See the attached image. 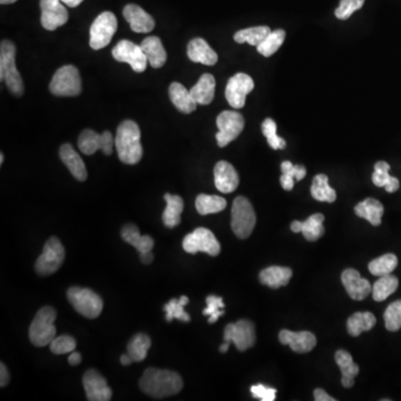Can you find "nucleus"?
I'll return each mask as SVG.
<instances>
[{
    "mask_svg": "<svg viewBox=\"0 0 401 401\" xmlns=\"http://www.w3.org/2000/svg\"><path fill=\"white\" fill-rule=\"evenodd\" d=\"M139 388L152 398H166L181 391L183 379L174 371L148 368L139 380Z\"/></svg>",
    "mask_w": 401,
    "mask_h": 401,
    "instance_id": "nucleus-1",
    "label": "nucleus"
},
{
    "mask_svg": "<svg viewBox=\"0 0 401 401\" xmlns=\"http://www.w3.org/2000/svg\"><path fill=\"white\" fill-rule=\"evenodd\" d=\"M118 159L128 165L137 164L143 156L141 129L134 120H124L118 126L115 137Z\"/></svg>",
    "mask_w": 401,
    "mask_h": 401,
    "instance_id": "nucleus-2",
    "label": "nucleus"
},
{
    "mask_svg": "<svg viewBox=\"0 0 401 401\" xmlns=\"http://www.w3.org/2000/svg\"><path fill=\"white\" fill-rule=\"evenodd\" d=\"M16 47L10 40H3L0 44V79L5 81L11 94L22 96L24 83L16 67Z\"/></svg>",
    "mask_w": 401,
    "mask_h": 401,
    "instance_id": "nucleus-3",
    "label": "nucleus"
},
{
    "mask_svg": "<svg viewBox=\"0 0 401 401\" xmlns=\"http://www.w3.org/2000/svg\"><path fill=\"white\" fill-rule=\"evenodd\" d=\"M56 315L57 313L52 306H44L37 312L29 327V339L33 345L46 347L57 337Z\"/></svg>",
    "mask_w": 401,
    "mask_h": 401,
    "instance_id": "nucleus-4",
    "label": "nucleus"
},
{
    "mask_svg": "<svg viewBox=\"0 0 401 401\" xmlns=\"http://www.w3.org/2000/svg\"><path fill=\"white\" fill-rule=\"evenodd\" d=\"M256 223L253 206L248 198L237 196L234 200L231 211V228L239 239H248Z\"/></svg>",
    "mask_w": 401,
    "mask_h": 401,
    "instance_id": "nucleus-5",
    "label": "nucleus"
},
{
    "mask_svg": "<svg viewBox=\"0 0 401 401\" xmlns=\"http://www.w3.org/2000/svg\"><path fill=\"white\" fill-rule=\"evenodd\" d=\"M67 299L79 315L88 319L100 317L103 311V300L93 290L86 288H70L67 291Z\"/></svg>",
    "mask_w": 401,
    "mask_h": 401,
    "instance_id": "nucleus-6",
    "label": "nucleus"
},
{
    "mask_svg": "<svg viewBox=\"0 0 401 401\" xmlns=\"http://www.w3.org/2000/svg\"><path fill=\"white\" fill-rule=\"evenodd\" d=\"M52 94L59 97H72L81 93V79L79 70L72 65L61 67L52 78L49 84Z\"/></svg>",
    "mask_w": 401,
    "mask_h": 401,
    "instance_id": "nucleus-7",
    "label": "nucleus"
},
{
    "mask_svg": "<svg viewBox=\"0 0 401 401\" xmlns=\"http://www.w3.org/2000/svg\"><path fill=\"white\" fill-rule=\"evenodd\" d=\"M65 249L59 239L52 237L45 243L44 249L38 259L35 269L39 276H50L58 270L64 263Z\"/></svg>",
    "mask_w": 401,
    "mask_h": 401,
    "instance_id": "nucleus-8",
    "label": "nucleus"
},
{
    "mask_svg": "<svg viewBox=\"0 0 401 401\" xmlns=\"http://www.w3.org/2000/svg\"><path fill=\"white\" fill-rule=\"evenodd\" d=\"M116 29L117 19L115 15L111 11L102 13L91 26V31H89L91 47L94 50L105 48L111 42Z\"/></svg>",
    "mask_w": 401,
    "mask_h": 401,
    "instance_id": "nucleus-9",
    "label": "nucleus"
},
{
    "mask_svg": "<svg viewBox=\"0 0 401 401\" xmlns=\"http://www.w3.org/2000/svg\"><path fill=\"white\" fill-rule=\"evenodd\" d=\"M183 249L189 254L204 252L210 255L217 256L220 254L221 244L213 232L205 228H198L184 237Z\"/></svg>",
    "mask_w": 401,
    "mask_h": 401,
    "instance_id": "nucleus-10",
    "label": "nucleus"
},
{
    "mask_svg": "<svg viewBox=\"0 0 401 401\" xmlns=\"http://www.w3.org/2000/svg\"><path fill=\"white\" fill-rule=\"evenodd\" d=\"M219 132L217 134V145L224 148L237 139L244 128V118L235 111H224L217 118Z\"/></svg>",
    "mask_w": 401,
    "mask_h": 401,
    "instance_id": "nucleus-11",
    "label": "nucleus"
},
{
    "mask_svg": "<svg viewBox=\"0 0 401 401\" xmlns=\"http://www.w3.org/2000/svg\"><path fill=\"white\" fill-rule=\"evenodd\" d=\"M111 55L120 63H126L136 72H143L148 67V57L143 52L141 45L129 40H120L111 50Z\"/></svg>",
    "mask_w": 401,
    "mask_h": 401,
    "instance_id": "nucleus-12",
    "label": "nucleus"
},
{
    "mask_svg": "<svg viewBox=\"0 0 401 401\" xmlns=\"http://www.w3.org/2000/svg\"><path fill=\"white\" fill-rule=\"evenodd\" d=\"M114 145L115 139L109 131L98 134L93 129H85L78 139V148L85 155H93L97 150H102L105 155H111Z\"/></svg>",
    "mask_w": 401,
    "mask_h": 401,
    "instance_id": "nucleus-13",
    "label": "nucleus"
},
{
    "mask_svg": "<svg viewBox=\"0 0 401 401\" xmlns=\"http://www.w3.org/2000/svg\"><path fill=\"white\" fill-rule=\"evenodd\" d=\"M254 88V81L251 76L244 72H237L232 76L226 84V98L233 109H242L245 105L246 96Z\"/></svg>",
    "mask_w": 401,
    "mask_h": 401,
    "instance_id": "nucleus-14",
    "label": "nucleus"
},
{
    "mask_svg": "<svg viewBox=\"0 0 401 401\" xmlns=\"http://www.w3.org/2000/svg\"><path fill=\"white\" fill-rule=\"evenodd\" d=\"M224 341L233 343L239 351L252 348L255 343V328L249 320H239L230 323L224 330Z\"/></svg>",
    "mask_w": 401,
    "mask_h": 401,
    "instance_id": "nucleus-15",
    "label": "nucleus"
},
{
    "mask_svg": "<svg viewBox=\"0 0 401 401\" xmlns=\"http://www.w3.org/2000/svg\"><path fill=\"white\" fill-rule=\"evenodd\" d=\"M42 25L46 31H53L68 22V11L61 0H40Z\"/></svg>",
    "mask_w": 401,
    "mask_h": 401,
    "instance_id": "nucleus-16",
    "label": "nucleus"
},
{
    "mask_svg": "<svg viewBox=\"0 0 401 401\" xmlns=\"http://www.w3.org/2000/svg\"><path fill=\"white\" fill-rule=\"evenodd\" d=\"M83 384L89 401H109L111 399V388L102 375L91 369L83 377Z\"/></svg>",
    "mask_w": 401,
    "mask_h": 401,
    "instance_id": "nucleus-17",
    "label": "nucleus"
},
{
    "mask_svg": "<svg viewBox=\"0 0 401 401\" xmlns=\"http://www.w3.org/2000/svg\"><path fill=\"white\" fill-rule=\"evenodd\" d=\"M341 281L349 297L354 300H363L372 291L370 282L367 278H361L360 273L354 269L343 271Z\"/></svg>",
    "mask_w": 401,
    "mask_h": 401,
    "instance_id": "nucleus-18",
    "label": "nucleus"
},
{
    "mask_svg": "<svg viewBox=\"0 0 401 401\" xmlns=\"http://www.w3.org/2000/svg\"><path fill=\"white\" fill-rule=\"evenodd\" d=\"M278 340L284 345H289L294 352L306 354L315 348L317 338L309 331L293 332L290 330H282L278 333Z\"/></svg>",
    "mask_w": 401,
    "mask_h": 401,
    "instance_id": "nucleus-19",
    "label": "nucleus"
},
{
    "mask_svg": "<svg viewBox=\"0 0 401 401\" xmlns=\"http://www.w3.org/2000/svg\"><path fill=\"white\" fill-rule=\"evenodd\" d=\"M214 183L220 192L226 194L234 192L239 187V178L233 165L226 161L217 163L214 167Z\"/></svg>",
    "mask_w": 401,
    "mask_h": 401,
    "instance_id": "nucleus-20",
    "label": "nucleus"
},
{
    "mask_svg": "<svg viewBox=\"0 0 401 401\" xmlns=\"http://www.w3.org/2000/svg\"><path fill=\"white\" fill-rule=\"evenodd\" d=\"M123 15L131 26L132 31L135 33H150L155 27V20L153 17L148 14L144 9L141 8L139 6L133 5V3L125 6Z\"/></svg>",
    "mask_w": 401,
    "mask_h": 401,
    "instance_id": "nucleus-21",
    "label": "nucleus"
},
{
    "mask_svg": "<svg viewBox=\"0 0 401 401\" xmlns=\"http://www.w3.org/2000/svg\"><path fill=\"white\" fill-rule=\"evenodd\" d=\"M187 56L193 63H200L207 66L217 64L219 59L217 54L203 38H194L189 42Z\"/></svg>",
    "mask_w": 401,
    "mask_h": 401,
    "instance_id": "nucleus-22",
    "label": "nucleus"
},
{
    "mask_svg": "<svg viewBox=\"0 0 401 401\" xmlns=\"http://www.w3.org/2000/svg\"><path fill=\"white\" fill-rule=\"evenodd\" d=\"M324 217L321 213H315L311 215L309 219H306L304 222L300 221H293L291 224V230L294 233H302L310 242L317 241L324 234V226H323Z\"/></svg>",
    "mask_w": 401,
    "mask_h": 401,
    "instance_id": "nucleus-23",
    "label": "nucleus"
},
{
    "mask_svg": "<svg viewBox=\"0 0 401 401\" xmlns=\"http://www.w3.org/2000/svg\"><path fill=\"white\" fill-rule=\"evenodd\" d=\"M59 156L76 180L81 182L86 181L87 170L85 163H84L79 154L74 150L72 145H63L59 150Z\"/></svg>",
    "mask_w": 401,
    "mask_h": 401,
    "instance_id": "nucleus-24",
    "label": "nucleus"
},
{
    "mask_svg": "<svg viewBox=\"0 0 401 401\" xmlns=\"http://www.w3.org/2000/svg\"><path fill=\"white\" fill-rule=\"evenodd\" d=\"M168 95H170L173 105L175 106L176 109L183 114H191L196 109L198 103L195 102L191 92L187 91L182 84L178 81L171 84Z\"/></svg>",
    "mask_w": 401,
    "mask_h": 401,
    "instance_id": "nucleus-25",
    "label": "nucleus"
},
{
    "mask_svg": "<svg viewBox=\"0 0 401 401\" xmlns=\"http://www.w3.org/2000/svg\"><path fill=\"white\" fill-rule=\"evenodd\" d=\"M292 278V270L285 267H269L260 273L259 278L262 284L271 289L285 287Z\"/></svg>",
    "mask_w": 401,
    "mask_h": 401,
    "instance_id": "nucleus-26",
    "label": "nucleus"
},
{
    "mask_svg": "<svg viewBox=\"0 0 401 401\" xmlns=\"http://www.w3.org/2000/svg\"><path fill=\"white\" fill-rule=\"evenodd\" d=\"M141 47L153 68H161L166 63V50L159 37L150 36L145 38L141 44Z\"/></svg>",
    "mask_w": 401,
    "mask_h": 401,
    "instance_id": "nucleus-27",
    "label": "nucleus"
},
{
    "mask_svg": "<svg viewBox=\"0 0 401 401\" xmlns=\"http://www.w3.org/2000/svg\"><path fill=\"white\" fill-rule=\"evenodd\" d=\"M122 237L126 243L133 245L134 248L141 254L152 252L154 246V239L150 235H141L139 228L134 224H126L122 230Z\"/></svg>",
    "mask_w": 401,
    "mask_h": 401,
    "instance_id": "nucleus-28",
    "label": "nucleus"
},
{
    "mask_svg": "<svg viewBox=\"0 0 401 401\" xmlns=\"http://www.w3.org/2000/svg\"><path fill=\"white\" fill-rule=\"evenodd\" d=\"M189 92L196 103L200 105H209L212 103V100H214V76L211 74H203Z\"/></svg>",
    "mask_w": 401,
    "mask_h": 401,
    "instance_id": "nucleus-29",
    "label": "nucleus"
},
{
    "mask_svg": "<svg viewBox=\"0 0 401 401\" xmlns=\"http://www.w3.org/2000/svg\"><path fill=\"white\" fill-rule=\"evenodd\" d=\"M336 362L339 365L340 370L343 373L341 384L345 388H351L354 384V378L359 373V365L352 359V356L348 351L339 350L336 352Z\"/></svg>",
    "mask_w": 401,
    "mask_h": 401,
    "instance_id": "nucleus-30",
    "label": "nucleus"
},
{
    "mask_svg": "<svg viewBox=\"0 0 401 401\" xmlns=\"http://www.w3.org/2000/svg\"><path fill=\"white\" fill-rule=\"evenodd\" d=\"M384 211V205L376 198H365L354 207V213L361 219L367 220L373 226L382 224Z\"/></svg>",
    "mask_w": 401,
    "mask_h": 401,
    "instance_id": "nucleus-31",
    "label": "nucleus"
},
{
    "mask_svg": "<svg viewBox=\"0 0 401 401\" xmlns=\"http://www.w3.org/2000/svg\"><path fill=\"white\" fill-rule=\"evenodd\" d=\"M166 200V209L163 213V223L167 228H175L181 223V214L184 210L183 198L178 195H164Z\"/></svg>",
    "mask_w": 401,
    "mask_h": 401,
    "instance_id": "nucleus-32",
    "label": "nucleus"
},
{
    "mask_svg": "<svg viewBox=\"0 0 401 401\" xmlns=\"http://www.w3.org/2000/svg\"><path fill=\"white\" fill-rule=\"evenodd\" d=\"M390 165L387 162H377L375 172L372 174V182L376 187H384L389 193H395L399 189L398 178L390 175Z\"/></svg>",
    "mask_w": 401,
    "mask_h": 401,
    "instance_id": "nucleus-33",
    "label": "nucleus"
},
{
    "mask_svg": "<svg viewBox=\"0 0 401 401\" xmlns=\"http://www.w3.org/2000/svg\"><path fill=\"white\" fill-rule=\"evenodd\" d=\"M376 322V317L371 312H356L347 321V330L352 337H358L362 332L371 330Z\"/></svg>",
    "mask_w": 401,
    "mask_h": 401,
    "instance_id": "nucleus-34",
    "label": "nucleus"
},
{
    "mask_svg": "<svg viewBox=\"0 0 401 401\" xmlns=\"http://www.w3.org/2000/svg\"><path fill=\"white\" fill-rule=\"evenodd\" d=\"M311 195L315 200L332 203L337 198V193L329 185V178L326 174H317L311 185Z\"/></svg>",
    "mask_w": 401,
    "mask_h": 401,
    "instance_id": "nucleus-35",
    "label": "nucleus"
},
{
    "mask_svg": "<svg viewBox=\"0 0 401 401\" xmlns=\"http://www.w3.org/2000/svg\"><path fill=\"white\" fill-rule=\"evenodd\" d=\"M195 207L200 215L214 214L226 209V200L219 195L200 194L195 200Z\"/></svg>",
    "mask_w": 401,
    "mask_h": 401,
    "instance_id": "nucleus-36",
    "label": "nucleus"
},
{
    "mask_svg": "<svg viewBox=\"0 0 401 401\" xmlns=\"http://www.w3.org/2000/svg\"><path fill=\"white\" fill-rule=\"evenodd\" d=\"M271 33L270 28L267 26H256V27L245 28L242 31H239L234 35V40L237 44H244L248 42L251 46L258 47L267 35Z\"/></svg>",
    "mask_w": 401,
    "mask_h": 401,
    "instance_id": "nucleus-37",
    "label": "nucleus"
},
{
    "mask_svg": "<svg viewBox=\"0 0 401 401\" xmlns=\"http://www.w3.org/2000/svg\"><path fill=\"white\" fill-rule=\"evenodd\" d=\"M282 175L280 178L281 187L285 191H291L294 187V180L301 181L306 175V167L304 165H293L290 161H284L281 164Z\"/></svg>",
    "mask_w": 401,
    "mask_h": 401,
    "instance_id": "nucleus-38",
    "label": "nucleus"
},
{
    "mask_svg": "<svg viewBox=\"0 0 401 401\" xmlns=\"http://www.w3.org/2000/svg\"><path fill=\"white\" fill-rule=\"evenodd\" d=\"M398 278L393 274L379 276L378 281L375 282L372 287V298L377 302L384 301L388 297L395 292L398 289Z\"/></svg>",
    "mask_w": 401,
    "mask_h": 401,
    "instance_id": "nucleus-39",
    "label": "nucleus"
},
{
    "mask_svg": "<svg viewBox=\"0 0 401 401\" xmlns=\"http://www.w3.org/2000/svg\"><path fill=\"white\" fill-rule=\"evenodd\" d=\"M150 338L148 334L139 333L134 336L127 345V354L131 356L134 362H141L148 356V350H150Z\"/></svg>",
    "mask_w": 401,
    "mask_h": 401,
    "instance_id": "nucleus-40",
    "label": "nucleus"
},
{
    "mask_svg": "<svg viewBox=\"0 0 401 401\" xmlns=\"http://www.w3.org/2000/svg\"><path fill=\"white\" fill-rule=\"evenodd\" d=\"M398 265V258L393 253L384 254L369 263V271L372 276H384L391 274Z\"/></svg>",
    "mask_w": 401,
    "mask_h": 401,
    "instance_id": "nucleus-41",
    "label": "nucleus"
},
{
    "mask_svg": "<svg viewBox=\"0 0 401 401\" xmlns=\"http://www.w3.org/2000/svg\"><path fill=\"white\" fill-rule=\"evenodd\" d=\"M189 304V298L185 295H182L180 299H171L168 304H165L164 311L166 312V321L171 322L174 319L183 321V322H189L191 320L189 313L185 312L184 308Z\"/></svg>",
    "mask_w": 401,
    "mask_h": 401,
    "instance_id": "nucleus-42",
    "label": "nucleus"
},
{
    "mask_svg": "<svg viewBox=\"0 0 401 401\" xmlns=\"http://www.w3.org/2000/svg\"><path fill=\"white\" fill-rule=\"evenodd\" d=\"M285 39V31L283 29L271 31L267 35V38L258 46V52L265 57H270L273 54L278 52V48L281 47L282 44Z\"/></svg>",
    "mask_w": 401,
    "mask_h": 401,
    "instance_id": "nucleus-43",
    "label": "nucleus"
},
{
    "mask_svg": "<svg viewBox=\"0 0 401 401\" xmlns=\"http://www.w3.org/2000/svg\"><path fill=\"white\" fill-rule=\"evenodd\" d=\"M262 133L267 137V143L273 150H284L287 143L276 134V124L272 118H267L262 123Z\"/></svg>",
    "mask_w": 401,
    "mask_h": 401,
    "instance_id": "nucleus-44",
    "label": "nucleus"
},
{
    "mask_svg": "<svg viewBox=\"0 0 401 401\" xmlns=\"http://www.w3.org/2000/svg\"><path fill=\"white\" fill-rule=\"evenodd\" d=\"M386 328L391 332L398 331L401 329V300L395 301L384 311Z\"/></svg>",
    "mask_w": 401,
    "mask_h": 401,
    "instance_id": "nucleus-45",
    "label": "nucleus"
},
{
    "mask_svg": "<svg viewBox=\"0 0 401 401\" xmlns=\"http://www.w3.org/2000/svg\"><path fill=\"white\" fill-rule=\"evenodd\" d=\"M206 306L203 310L204 315H209V323H215L219 320V317L224 315V308L226 304L223 302V299L217 295H209L206 298Z\"/></svg>",
    "mask_w": 401,
    "mask_h": 401,
    "instance_id": "nucleus-46",
    "label": "nucleus"
},
{
    "mask_svg": "<svg viewBox=\"0 0 401 401\" xmlns=\"http://www.w3.org/2000/svg\"><path fill=\"white\" fill-rule=\"evenodd\" d=\"M76 340L70 336H59L50 343V350L55 354H66L76 349Z\"/></svg>",
    "mask_w": 401,
    "mask_h": 401,
    "instance_id": "nucleus-47",
    "label": "nucleus"
},
{
    "mask_svg": "<svg viewBox=\"0 0 401 401\" xmlns=\"http://www.w3.org/2000/svg\"><path fill=\"white\" fill-rule=\"evenodd\" d=\"M365 0H341L339 7L334 11L338 19L347 20L354 11L359 10Z\"/></svg>",
    "mask_w": 401,
    "mask_h": 401,
    "instance_id": "nucleus-48",
    "label": "nucleus"
},
{
    "mask_svg": "<svg viewBox=\"0 0 401 401\" xmlns=\"http://www.w3.org/2000/svg\"><path fill=\"white\" fill-rule=\"evenodd\" d=\"M251 393L253 395L254 398L260 399L262 401L276 400V389L267 387V386H263V384L252 386L251 387Z\"/></svg>",
    "mask_w": 401,
    "mask_h": 401,
    "instance_id": "nucleus-49",
    "label": "nucleus"
},
{
    "mask_svg": "<svg viewBox=\"0 0 401 401\" xmlns=\"http://www.w3.org/2000/svg\"><path fill=\"white\" fill-rule=\"evenodd\" d=\"M9 379H10V376H9L8 369L6 367L5 363H0V386L1 387H6L7 384H8Z\"/></svg>",
    "mask_w": 401,
    "mask_h": 401,
    "instance_id": "nucleus-50",
    "label": "nucleus"
},
{
    "mask_svg": "<svg viewBox=\"0 0 401 401\" xmlns=\"http://www.w3.org/2000/svg\"><path fill=\"white\" fill-rule=\"evenodd\" d=\"M315 401H334L336 399L332 398L328 393L320 388L315 390Z\"/></svg>",
    "mask_w": 401,
    "mask_h": 401,
    "instance_id": "nucleus-51",
    "label": "nucleus"
},
{
    "mask_svg": "<svg viewBox=\"0 0 401 401\" xmlns=\"http://www.w3.org/2000/svg\"><path fill=\"white\" fill-rule=\"evenodd\" d=\"M68 362H70V365H78L81 362V356L79 352H74L72 351L70 354V358H68Z\"/></svg>",
    "mask_w": 401,
    "mask_h": 401,
    "instance_id": "nucleus-52",
    "label": "nucleus"
},
{
    "mask_svg": "<svg viewBox=\"0 0 401 401\" xmlns=\"http://www.w3.org/2000/svg\"><path fill=\"white\" fill-rule=\"evenodd\" d=\"M139 259H141V261H142V263H144V265H150V263L153 262L154 255L152 252H148V253L141 254Z\"/></svg>",
    "mask_w": 401,
    "mask_h": 401,
    "instance_id": "nucleus-53",
    "label": "nucleus"
},
{
    "mask_svg": "<svg viewBox=\"0 0 401 401\" xmlns=\"http://www.w3.org/2000/svg\"><path fill=\"white\" fill-rule=\"evenodd\" d=\"M61 3H64L65 5L68 6L70 8H75L77 6L81 5L84 0H61Z\"/></svg>",
    "mask_w": 401,
    "mask_h": 401,
    "instance_id": "nucleus-54",
    "label": "nucleus"
},
{
    "mask_svg": "<svg viewBox=\"0 0 401 401\" xmlns=\"http://www.w3.org/2000/svg\"><path fill=\"white\" fill-rule=\"evenodd\" d=\"M132 362H133V359H132L131 356H128V354H123V356H120V363H122L123 365H129Z\"/></svg>",
    "mask_w": 401,
    "mask_h": 401,
    "instance_id": "nucleus-55",
    "label": "nucleus"
},
{
    "mask_svg": "<svg viewBox=\"0 0 401 401\" xmlns=\"http://www.w3.org/2000/svg\"><path fill=\"white\" fill-rule=\"evenodd\" d=\"M228 348H230V343L224 341V343L220 347V351L222 354H226V352H228Z\"/></svg>",
    "mask_w": 401,
    "mask_h": 401,
    "instance_id": "nucleus-56",
    "label": "nucleus"
},
{
    "mask_svg": "<svg viewBox=\"0 0 401 401\" xmlns=\"http://www.w3.org/2000/svg\"><path fill=\"white\" fill-rule=\"evenodd\" d=\"M17 0H0L1 5H9V3H16Z\"/></svg>",
    "mask_w": 401,
    "mask_h": 401,
    "instance_id": "nucleus-57",
    "label": "nucleus"
},
{
    "mask_svg": "<svg viewBox=\"0 0 401 401\" xmlns=\"http://www.w3.org/2000/svg\"><path fill=\"white\" fill-rule=\"evenodd\" d=\"M3 154H0V165H3Z\"/></svg>",
    "mask_w": 401,
    "mask_h": 401,
    "instance_id": "nucleus-58",
    "label": "nucleus"
}]
</instances>
